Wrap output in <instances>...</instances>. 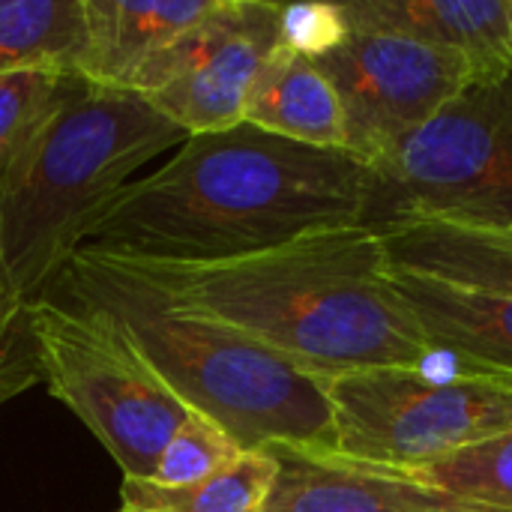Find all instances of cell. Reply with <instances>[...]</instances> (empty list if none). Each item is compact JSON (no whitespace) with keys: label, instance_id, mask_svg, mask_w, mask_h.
Instances as JSON below:
<instances>
[{"label":"cell","instance_id":"cell-1","mask_svg":"<svg viewBox=\"0 0 512 512\" xmlns=\"http://www.w3.org/2000/svg\"><path fill=\"white\" fill-rule=\"evenodd\" d=\"M375 189V171L348 150L237 123L189 135L162 168L102 207L81 246L147 261H234L306 234L369 225Z\"/></svg>","mask_w":512,"mask_h":512},{"label":"cell","instance_id":"cell-2","mask_svg":"<svg viewBox=\"0 0 512 512\" xmlns=\"http://www.w3.org/2000/svg\"><path fill=\"white\" fill-rule=\"evenodd\" d=\"M108 258L168 303L252 336L324 381L435 357L390 282V258L372 225L306 234L234 261Z\"/></svg>","mask_w":512,"mask_h":512},{"label":"cell","instance_id":"cell-3","mask_svg":"<svg viewBox=\"0 0 512 512\" xmlns=\"http://www.w3.org/2000/svg\"><path fill=\"white\" fill-rule=\"evenodd\" d=\"M48 291L111 318L168 390L240 450H336L324 378L216 318L168 303L108 255L81 246Z\"/></svg>","mask_w":512,"mask_h":512},{"label":"cell","instance_id":"cell-4","mask_svg":"<svg viewBox=\"0 0 512 512\" xmlns=\"http://www.w3.org/2000/svg\"><path fill=\"white\" fill-rule=\"evenodd\" d=\"M186 138L138 93L78 81L0 183V261L15 294L24 303L42 297L102 207Z\"/></svg>","mask_w":512,"mask_h":512},{"label":"cell","instance_id":"cell-5","mask_svg":"<svg viewBox=\"0 0 512 512\" xmlns=\"http://www.w3.org/2000/svg\"><path fill=\"white\" fill-rule=\"evenodd\" d=\"M33 369L108 450L123 480H153L192 411L99 309L45 291L24 306Z\"/></svg>","mask_w":512,"mask_h":512},{"label":"cell","instance_id":"cell-6","mask_svg":"<svg viewBox=\"0 0 512 512\" xmlns=\"http://www.w3.org/2000/svg\"><path fill=\"white\" fill-rule=\"evenodd\" d=\"M336 453L417 471L512 429V375L447 354L327 381Z\"/></svg>","mask_w":512,"mask_h":512},{"label":"cell","instance_id":"cell-7","mask_svg":"<svg viewBox=\"0 0 512 512\" xmlns=\"http://www.w3.org/2000/svg\"><path fill=\"white\" fill-rule=\"evenodd\" d=\"M372 171V228L426 219L512 231V72L462 87Z\"/></svg>","mask_w":512,"mask_h":512},{"label":"cell","instance_id":"cell-8","mask_svg":"<svg viewBox=\"0 0 512 512\" xmlns=\"http://www.w3.org/2000/svg\"><path fill=\"white\" fill-rule=\"evenodd\" d=\"M312 60L339 96L348 132L345 150L369 168L384 162L471 84V69L459 54L351 24Z\"/></svg>","mask_w":512,"mask_h":512},{"label":"cell","instance_id":"cell-9","mask_svg":"<svg viewBox=\"0 0 512 512\" xmlns=\"http://www.w3.org/2000/svg\"><path fill=\"white\" fill-rule=\"evenodd\" d=\"M279 18L282 3L216 0L135 72L129 90L186 135L231 129L243 123L246 99L282 45Z\"/></svg>","mask_w":512,"mask_h":512},{"label":"cell","instance_id":"cell-10","mask_svg":"<svg viewBox=\"0 0 512 512\" xmlns=\"http://www.w3.org/2000/svg\"><path fill=\"white\" fill-rule=\"evenodd\" d=\"M279 474L264 512H501L453 498L420 477L333 453L270 450Z\"/></svg>","mask_w":512,"mask_h":512},{"label":"cell","instance_id":"cell-11","mask_svg":"<svg viewBox=\"0 0 512 512\" xmlns=\"http://www.w3.org/2000/svg\"><path fill=\"white\" fill-rule=\"evenodd\" d=\"M345 24L384 30L459 54L471 81L512 72L510 0H351L339 3Z\"/></svg>","mask_w":512,"mask_h":512},{"label":"cell","instance_id":"cell-12","mask_svg":"<svg viewBox=\"0 0 512 512\" xmlns=\"http://www.w3.org/2000/svg\"><path fill=\"white\" fill-rule=\"evenodd\" d=\"M390 282L435 354L512 375V294L399 270L393 264Z\"/></svg>","mask_w":512,"mask_h":512},{"label":"cell","instance_id":"cell-13","mask_svg":"<svg viewBox=\"0 0 512 512\" xmlns=\"http://www.w3.org/2000/svg\"><path fill=\"white\" fill-rule=\"evenodd\" d=\"M216 0H81L84 42L72 75L93 87L129 90L135 72L183 30L198 24Z\"/></svg>","mask_w":512,"mask_h":512},{"label":"cell","instance_id":"cell-14","mask_svg":"<svg viewBox=\"0 0 512 512\" xmlns=\"http://www.w3.org/2000/svg\"><path fill=\"white\" fill-rule=\"evenodd\" d=\"M243 123L318 150H345V114L318 63L279 45L261 69L243 111Z\"/></svg>","mask_w":512,"mask_h":512},{"label":"cell","instance_id":"cell-15","mask_svg":"<svg viewBox=\"0 0 512 512\" xmlns=\"http://www.w3.org/2000/svg\"><path fill=\"white\" fill-rule=\"evenodd\" d=\"M399 270L512 294V231L408 219L375 228Z\"/></svg>","mask_w":512,"mask_h":512},{"label":"cell","instance_id":"cell-16","mask_svg":"<svg viewBox=\"0 0 512 512\" xmlns=\"http://www.w3.org/2000/svg\"><path fill=\"white\" fill-rule=\"evenodd\" d=\"M276 474H279L276 456L270 450H252V453H240L231 465H225L213 477L183 489H165L147 480H123L120 510L264 512Z\"/></svg>","mask_w":512,"mask_h":512},{"label":"cell","instance_id":"cell-17","mask_svg":"<svg viewBox=\"0 0 512 512\" xmlns=\"http://www.w3.org/2000/svg\"><path fill=\"white\" fill-rule=\"evenodd\" d=\"M84 42L81 0H0V75L63 69Z\"/></svg>","mask_w":512,"mask_h":512},{"label":"cell","instance_id":"cell-18","mask_svg":"<svg viewBox=\"0 0 512 512\" xmlns=\"http://www.w3.org/2000/svg\"><path fill=\"white\" fill-rule=\"evenodd\" d=\"M78 81V75L63 69H21L0 75V183L69 102Z\"/></svg>","mask_w":512,"mask_h":512},{"label":"cell","instance_id":"cell-19","mask_svg":"<svg viewBox=\"0 0 512 512\" xmlns=\"http://www.w3.org/2000/svg\"><path fill=\"white\" fill-rule=\"evenodd\" d=\"M408 474L453 498L512 512V429L468 444L459 453Z\"/></svg>","mask_w":512,"mask_h":512},{"label":"cell","instance_id":"cell-20","mask_svg":"<svg viewBox=\"0 0 512 512\" xmlns=\"http://www.w3.org/2000/svg\"><path fill=\"white\" fill-rule=\"evenodd\" d=\"M240 450L216 423H210L201 414H192L168 441L156 462V474L147 483L165 486V489H183L192 483H201L231 465Z\"/></svg>","mask_w":512,"mask_h":512},{"label":"cell","instance_id":"cell-21","mask_svg":"<svg viewBox=\"0 0 512 512\" xmlns=\"http://www.w3.org/2000/svg\"><path fill=\"white\" fill-rule=\"evenodd\" d=\"M24 300L15 294L6 267L0 261V399H3V378L9 369V354L15 348V336L27 339V327H24Z\"/></svg>","mask_w":512,"mask_h":512},{"label":"cell","instance_id":"cell-22","mask_svg":"<svg viewBox=\"0 0 512 512\" xmlns=\"http://www.w3.org/2000/svg\"><path fill=\"white\" fill-rule=\"evenodd\" d=\"M120 512H147V510H120Z\"/></svg>","mask_w":512,"mask_h":512},{"label":"cell","instance_id":"cell-23","mask_svg":"<svg viewBox=\"0 0 512 512\" xmlns=\"http://www.w3.org/2000/svg\"><path fill=\"white\" fill-rule=\"evenodd\" d=\"M510 3H512V0H510Z\"/></svg>","mask_w":512,"mask_h":512}]
</instances>
